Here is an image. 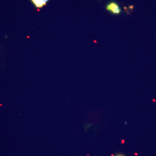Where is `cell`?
I'll return each mask as SVG.
<instances>
[{
	"instance_id": "6da1fadb",
	"label": "cell",
	"mask_w": 156,
	"mask_h": 156,
	"mask_svg": "<svg viewBox=\"0 0 156 156\" xmlns=\"http://www.w3.org/2000/svg\"><path fill=\"white\" fill-rule=\"evenodd\" d=\"M106 9L112 14L118 15L121 14L122 10L118 3L115 2H112L108 4L106 6Z\"/></svg>"
},
{
	"instance_id": "7a4b0ae2",
	"label": "cell",
	"mask_w": 156,
	"mask_h": 156,
	"mask_svg": "<svg viewBox=\"0 0 156 156\" xmlns=\"http://www.w3.org/2000/svg\"><path fill=\"white\" fill-rule=\"evenodd\" d=\"M49 0H31L37 9L43 8Z\"/></svg>"
},
{
	"instance_id": "3957f363",
	"label": "cell",
	"mask_w": 156,
	"mask_h": 156,
	"mask_svg": "<svg viewBox=\"0 0 156 156\" xmlns=\"http://www.w3.org/2000/svg\"><path fill=\"white\" fill-rule=\"evenodd\" d=\"M117 156H124L122 155H117Z\"/></svg>"
}]
</instances>
